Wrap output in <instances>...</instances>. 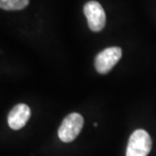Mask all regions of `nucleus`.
I'll return each instance as SVG.
<instances>
[{
    "label": "nucleus",
    "mask_w": 156,
    "mask_h": 156,
    "mask_svg": "<svg viewBox=\"0 0 156 156\" xmlns=\"http://www.w3.org/2000/svg\"><path fill=\"white\" fill-rule=\"evenodd\" d=\"M30 117V108L24 104H18L14 105L9 112L7 122L8 126L12 130H20L26 126Z\"/></svg>",
    "instance_id": "5"
},
{
    "label": "nucleus",
    "mask_w": 156,
    "mask_h": 156,
    "mask_svg": "<svg viewBox=\"0 0 156 156\" xmlns=\"http://www.w3.org/2000/svg\"><path fill=\"white\" fill-rule=\"evenodd\" d=\"M83 12L85 15L89 29L92 32H101L105 26V13L102 6L98 1L91 0L85 3L83 7Z\"/></svg>",
    "instance_id": "4"
},
{
    "label": "nucleus",
    "mask_w": 156,
    "mask_h": 156,
    "mask_svg": "<svg viewBox=\"0 0 156 156\" xmlns=\"http://www.w3.org/2000/svg\"><path fill=\"white\" fill-rule=\"evenodd\" d=\"M152 147V141L145 130H136L130 136L126 156H148Z\"/></svg>",
    "instance_id": "1"
},
{
    "label": "nucleus",
    "mask_w": 156,
    "mask_h": 156,
    "mask_svg": "<svg viewBox=\"0 0 156 156\" xmlns=\"http://www.w3.org/2000/svg\"><path fill=\"white\" fill-rule=\"evenodd\" d=\"M30 0H0V7L3 10H21L26 8Z\"/></svg>",
    "instance_id": "6"
},
{
    "label": "nucleus",
    "mask_w": 156,
    "mask_h": 156,
    "mask_svg": "<svg viewBox=\"0 0 156 156\" xmlns=\"http://www.w3.org/2000/svg\"><path fill=\"white\" fill-rule=\"evenodd\" d=\"M84 120L80 114L72 113L66 116L58 130V136L65 143L72 142L77 138L83 128Z\"/></svg>",
    "instance_id": "2"
},
{
    "label": "nucleus",
    "mask_w": 156,
    "mask_h": 156,
    "mask_svg": "<svg viewBox=\"0 0 156 156\" xmlns=\"http://www.w3.org/2000/svg\"><path fill=\"white\" fill-rule=\"evenodd\" d=\"M122 57V49L110 47L98 53L94 60V67L99 74H107L115 67Z\"/></svg>",
    "instance_id": "3"
}]
</instances>
